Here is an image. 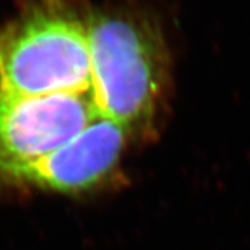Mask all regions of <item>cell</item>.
<instances>
[{"label":"cell","instance_id":"1","mask_svg":"<svg viewBox=\"0 0 250 250\" xmlns=\"http://www.w3.org/2000/svg\"><path fill=\"white\" fill-rule=\"evenodd\" d=\"M92 98L99 116L129 134L152 129L170 86L171 57L159 16L138 0L92 10Z\"/></svg>","mask_w":250,"mask_h":250},{"label":"cell","instance_id":"4","mask_svg":"<svg viewBox=\"0 0 250 250\" xmlns=\"http://www.w3.org/2000/svg\"><path fill=\"white\" fill-rule=\"evenodd\" d=\"M129 132L98 116L60 149L31 163L0 170V178L59 192H78L103 182L116 170Z\"/></svg>","mask_w":250,"mask_h":250},{"label":"cell","instance_id":"2","mask_svg":"<svg viewBox=\"0 0 250 250\" xmlns=\"http://www.w3.org/2000/svg\"><path fill=\"white\" fill-rule=\"evenodd\" d=\"M92 10L68 0H35L0 29V93H92Z\"/></svg>","mask_w":250,"mask_h":250},{"label":"cell","instance_id":"3","mask_svg":"<svg viewBox=\"0 0 250 250\" xmlns=\"http://www.w3.org/2000/svg\"><path fill=\"white\" fill-rule=\"evenodd\" d=\"M99 116L92 93H0V170L42 159L72 141Z\"/></svg>","mask_w":250,"mask_h":250}]
</instances>
